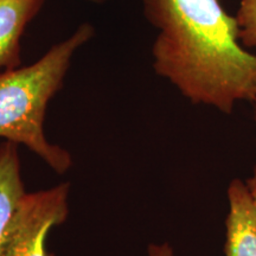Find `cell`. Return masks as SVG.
Wrapping results in <instances>:
<instances>
[{
    "label": "cell",
    "instance_id": "1",
    "mask_svg": "<svg viewBox=\"0 0 256 256\" xmlns=\"http://www.w3.org/2000/svg\"><path fill=\"white\" fill-rule=\"evenodd\" d=\"M144 11L159 30L153 68L182 94L226 114L256 101V55L238 44V20L220 0H144Z\"/></svg>",
    "mask_w": 256,
    "mask_h": 256
},
{
    "label": "cell",
    "instance_id": "2",
    "mask_svg": "<svg viewBox=\"0 0 256 256\" xmlns=\"http://www.w3.org/2000/svg\"><path fill=\"white\" fill-rule=\"evenodd\" d=\"M94 34L83 24L69 38L50 48L37 62L0 72V138L23 144L57 174L72 164V156L52 145L44 133L48 104L62 88L74 54Z\"/></svg>",
    "mask_w": 256,
    "mask_h": 256
},
{
    "label": "cell",
    "instance_id": "3",
    "mask_svg": "<svg viewBox=\"0 0 256 256\" xmlns=\"http://www.w3.org/2000/svg\"><path fill=\"white\" fill-rule=\"evenodd\" d=\"M69 184L26 194L10 223L2 256H51L48 234L68 216Z\"/></svg>",
    "mask_w": 256,
    "mask_h": 256
},
{
    "label": "cell",
    "instance_id": "4",
    "mask_svg": "<svg viewBox=\"0 0 256 256\" xmlns=\"http://www.w3.org/2000/svg\"><path fill=\"white\" fill-rule=\"evenodd\" d=\"M226 256H256V206L247 185L234 179L228 188Z\"/></svg>",
    "mask_w": 256,
    "mask_h": 256
},
{
    "label": "cell",
    "instance_id": "5",
    "mask_svg": "<svg viewBox=\"0 0 256 256\" xmlns=\"http://www.w3.org/2000/svg\"><path fill=\"white\" fill-rule=\"evenodd\" d=\"M44 0H0V72L19 68L20 40Z\"/></svg>",
    "mask_w": 256,
    "mask_h": 256
},
{
    "label": "cell",
    "instance_id": "6",
    "mask_svg": "<svg viewBox=\"0 0 256 256\" xmlns=\"http://www.w3.org/2000/svg\"><path fill=\"white\" fill-rule=\"evenodd\" d=\"M26 192L20 177L18 144H0V256L16 210Z\"/></svg>",
    "mask_w": 256,
    "mask_h": 256
},
{
    "label": "cell",
    "instance_id": "7",
    "mask_svg": "<svg viewBox=\"0 0 256 256\" xmlns=\"http://www.w3.org/2000/svg\"><path fill=\"white\" fill-rule=\"evenodd\" d=\"M235 18L241 43L246 48H256V0H241Z\"/></svg>",
    "mask_w": 256,
    "mask_h": 256
},
{
    "label": "cell",
    "instance_id": "8",
    "mask_svg": "<svg viewBox=\"0 0 256 256\" xmlns=\"http://www.w3.org/2000/svg\"><path fill=\"white\" fill-rule=\"evenodd\" d=\"M148 256H174V252L168 243L162 246L151 244L148 247Z\"/></svg>",
    "mask_w": 256,
    "mask_h": 256
},
{
    "label": "cell",
    "instance_id": "9",
    "mask_svg": "<svg viewBox=\"0 0 256 256\" xmlns=\"http://www.w3.org/2000/svg\"><path fill=\"white\" fill-rule=\"evenodd\" d=\"M247 188H249V192H250L252 200H254V203L256 206V168L254 171V176L247 180Z\"/></svg>",
    "mask_w": 256,
    "mask_h": 256
},
{
    "label": "cell",
    "instance_id": "10",
    "mask_svg": "<svg viewBox=\"0 0 256 256\" xmlns=\"http://www.w3.org/2000/svg\"><path fill=\"white\" fill-rule=\"evenodd\" d=\"M90 2H106V0H90Z\"/></svg>",
    "mask_w": 256,
    "mask_h": 256
},
{
    "label": "cell",
    "instance_id": "11",
    "mask_svg": "<svg viewBox=\"0 0 256 256\" xmlns=\"http://www.w3.org/2000/svg\"><path fill=\"white\" fill-rule=\"evenodd\" d=\"M254 104H255V120H256V101L254 102Z\"/></svg>",
    "mask_w": 256,
    "mask_h": 256
}]
</instances>
